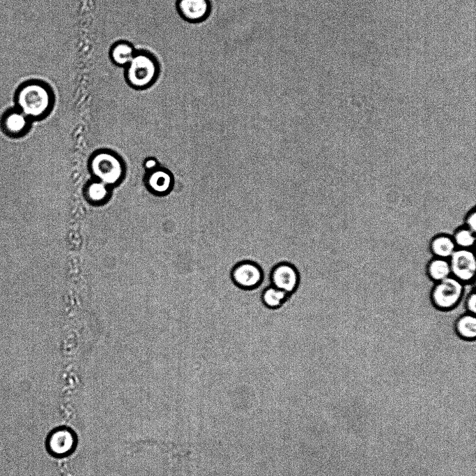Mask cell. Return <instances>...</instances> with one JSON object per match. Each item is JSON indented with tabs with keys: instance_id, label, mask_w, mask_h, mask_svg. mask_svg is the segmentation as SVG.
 Wrapping results in <instances>:
<instances>
[{
	"instance_id": "44dd1931",
	"label": "cell",
	"mask_w": 476,
	"mask_h": 476,
	"mask_svg": "<svg viewBox=\"0 0 476 476\" xmlns=\"http://www.w3.org/2000/svg\"><path fill=\"white\" fill-rule=\"evenodd\" d=\"M144 165L146 169L152 170L156 168L157 161L153 158H148L145 161Z\"/></svg>"
},
{
	"instance_id": "52a82bcc",
	"label": "cell",
	"mask_w": 476,
	"mask_h": 476,
	"mask_svg": "<svg viewBox=\"0 0 476 476\" xmlns=\"http://www.w3.org/2000/svg\"><path fill=\"white\" fill-rule=\"evenodd\" d=\"M451 274L463 283L474 280L476 273V260L470 249L456 248L450 257Z\"/></svg>"
},
{
	"instance_id": "4fadbf2b",
	"label": "cell",
	"mask_w": 476,
	"mask_h": 476,
	"mask_svg": "<svg viewBox=\"0 0 476 476\" xmlns=\"http://www.w3.org/2000/svg\"><path fill=\"white\" fill-rule=\"evenodd\" d=\"M429 247L433 257L445 259H449L456 248L452 237L447 234L433 236L429 241Z\"/></svg>"
},
{
	"instance_id": "277c9868",
	"label": "cell",
	"mask_w": 476,
	"mask_h": 476,
	"mask_svg": "<svg viewBox=\"0 0 476 476\" xmlns=\"http://www.w3.org/2000/svg\"><path fill=\"white\" fill-rule=\"evenodd\" d=\"M464 293V283L450 276L434 283L430 291L432 305L441 311H449L458 306Z\"/></svg>"
},
{
	"instance_id": "7c38bea8",
	"label": "cell",
	"mask_w": 476,
	"mask_h": 476,
	"mask_svg": "<svg viewBox=\"0 0 476 476\" xmlns=\"http://www.w3.org/2000/svg\"><path fill=\"white\" fill-rule=\"evenodd\" d=\"M136 50L131 42L119 40L110 46L109 58L114 66L124 68L134 57Z\"/></svg>"
},
{
	"instance_id": "9a60e30c",
	"label": "cell",
	"mask_w": 476,
	"mask_h": 476,
	"mask_svg": "<svg viewBox=\"0 0 476 476\" xmlns=\"http://www.w3.org/2000/svg\"><path fill=\"white\" fill-rule=\"evenodd\" d=\"M454 331L463 340L473 341L476 338V318L466 312L459 316L454 322Z\"/></svg>"
},
{
	"instance_id": "5bb4252c",
	"label": "cell",
	"mask_w": 476,
	"mask_h": 476,
	"mask_svg": "<svg viewBox=\"0 0 476 476\" xmlns=\"http://www.w3.org/2000/svg\"><path fill=\"white\" fill-rule=\"evenodd\" d=\"M111 188L110 186L95 179L86 185L84 192L85 197L92 204H104L110 198Z\"/></svg>"
},
{
	"instance_id": "e0dca14e",
	"label": "cell",
	"mask_w": 476,
	"mask_h": 476,
	"mask_svg": "<svg viewBox=\"0 0 476 476\" xmlns=\"http://www.w3.org/2000/svg\"><path fill=\"white\" fill-rule=\"evenodd\" d=\"M290 297L291 295L272 285L266 287L261 295L263 304L272 310H277L282 307Z\"/></svg>"
},
{
	"instance_id": "2e32d148",
	"label": "cell",
	"mask_w": 476,
	"mask_h": 476,
	"mask_svg": "<svg viewBox=\"0 0 476 476\" xmlns=\"http://www.w3.org/2000/svg\"><path fill=\"white\" fill-rule=\"evenodd\" d=\"M426 274L434 283L452 276L449 260L433 257L427 264Z\"/></svg>"
},
{
	"instance_id": "d6986e66",
	"label": "cell",
	"mask_w": 476,
	"mask_h": 476,
	"mask_svg": "<svg viewBox=\"0 0 476 476\" xmlns=\"http://www.w3.org/2000/svg\"><path fill=\"white\" fill-rule=\"evenodd\" d=\"M464 223L466 228L473 232L476 230V212L475 208L470 209L465 216Z\"/></svg>"
},
{
	"instance_id": "6da1fadb",
	"label": "cell",
	"mask_w": 476,
	"mask_h": 476,
	"mask_svg": "<svg viewBox=\"0 0 476 476\" xmlns=\"http://www.w3.org/2000/svg\"><path fill=\"white\" fill-rule=\"evenodd\" d=\"M54 99L53 90L47 82L38 79H31L22 82L16 89L15 107L31 121H38L50 113Z\"/></svg>"
},
{
	"instance_id": "8fae6325",
	"label": "cell",
	"mask_w": 476,
	"mask_h": 476,
	"mask_svg": "<svg viewBox=\"0 0 476 476\" xmlns=\"http://www.w3.org/2000/svg\"><path fill=\"white\" fill-rule=\"evenodd\" d=\"M146 185L152 193L158 195H166L172 188L173 178L167 170L155 168L148 175Z\"/></svg>"
},
{
	"instance_id": "ba28073f",
	"label": "cell",
	"mask_w": 476,
	"mask_h": 476,
	"mask_svg": "<svg viewBox=\"0 0 476 476\" xmlns=\"http://www.w3.org/2000/svg\"><path fill=\"white\" fill-rule=\"evenodd\" d=\"M32 121L16 107L6 110L0 117L2 132L11 138H20L31 129Z\"/></svg>"
},
{
	"instance_id": "ac0fdd59",
	"label": "cell",
	"mask_w": 476,
	"mask_h": 476,
	"mask_svg": "<svg viewBox=\"0 0 476 476\" xmlns=\"http://www.w3.org/2000/svg\"><path fill=\"white\" fill-rule=\"evenodd\" d=\"M452 237L457 248L470 249L475 241V232L466 227L456 229Z\"/></svg>"
},
{
	"instance_id": "8992f818",
	"label": "cell",
	"mask_w": 476,
	"mask_h": 476,
	"mask_svg": "<svg viewBox=\"0 0 476 476\" xmlns=\"http://www.w3.org/2000/svg\"><path fill=\"white\" fill-rule=\"evenodd\" d=\"M270 281V285L291 296L299 288L300 275L293 263L280 262L271 269Z\"/></svg>"
},
{
	"instance_id": "3957f363",
	"label": "cell",
	"mask_w": 476,
	"mask_h": 476,
	"mask_svg": "<svg viewBox=\"0 0 476 476\" xmlns=\"http://www.w3.org/2000/svg\"><path fill=\"white\" fill-rule=\"evenodd\" d=\"M89 167L96 179L111 188L120 184L124 179L125 167L123 160L110 150L96 151L91 156Z\"/></svg>"
},
{
	"instance_id": "5b68a950",
	"label": "cell",
	"mask_w": 476,
	"mask_h": 476,
	"mask_svg": "<svg viewBox=\"0 0 476 476\" xmlns=\"http://www.w3.org/2000/svg\"><path fill=\"white\" fill-rule=\"evenodd\" d=\"M230 277L238 288L252 291L259 288L264 280L262 267L256 262L245 260L237 262L232 267Z\"/></svg>"
},
{
	"instance_id": "9c48e42d",
	"label": "cell",
	"mask_w": 476,
	"mask_h": 476,
	"mask_svg": "<svg viewBox=\"0 0 476 476\" xmlns=\"http://www.w3.org/2000/svg\"><path fill=\"white\" fill-rule=\"evenodd\" d=\"M175 7L184 21L192 24L206 21L212 10L210 0H176Z\"/></svg>"
},
{
	"instance_id": "7a4b0ae2",
	"label": "cell",
	"mask_w": 476,
	"mask_h": 476,
	"mask_svg": "<svg viewBox=\"0 0 476 476\" xmlns=\"http://www.w3.org/2000/svg\"><path fill=\"white\" fill-rule=\"evenodd\" d=\"M160 65L157 57L151 52L137 50L124 68V79L133 89L145 90L151 87L158 80Z\"/></svg>"
},
{
	"instance_id": "30bf717a",
	"label": "cell",
	"mask_w": 476,
	"mask_h": 476,
	"mask_svg": "<svg viewBox=\"0 0 476 476\" xmlns=\"http://www.w3.org/2000/svg\"><path fill=\"white\" fill-rule=\"evenodd\" d=\"M75 445L76 438L73 432L66 428L52 431L47 439L48 451L56 456H64L71 453Z\"/></svg>"
},
{
	"instance_id": "ffe728a7",
	"label": "cell",
	"mask_w": 476,
	"mask_h": 476,
	"mask_svg": "<svg viewBox=\"0 0 476 476\" xmlns=\"http://www.w3.org/2000/svg\"><path fill=\"white\" fill-rule=\"evenodd\" d=\"M465 307L468 313L475 314L476 312V295L474 290H471L465 300Z\"/></svg>"
}]
</instances>
